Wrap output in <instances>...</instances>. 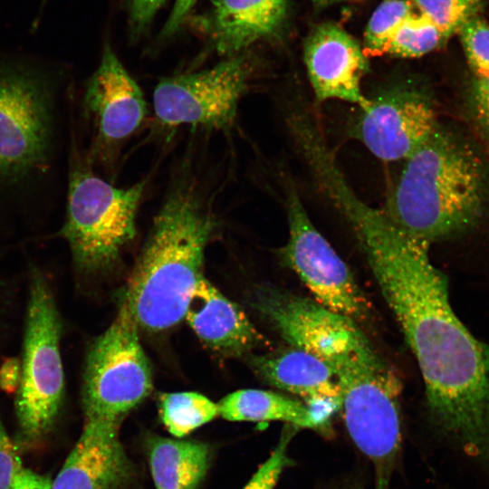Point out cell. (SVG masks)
<instances>
[{"label":"cell","mask_w":489,"mask_h":489,"mask_svg":"<svg viewBox=\"0 0 489 489\" xmlns=\"http://www.w3.org/2000/svg\"><path fill=\"white\" fill-rule=\"evenodd\" d=\"M162 423L175 437H184L219 416L217 403L197 392L163 393L158 398Z\"/></svg>","instance_id":"obj_19"},{"label":"cell","mask_w":489,"mask_h":489,"mask_svg":"<svg viewBox=\"0 0 489 489\" xmlns=\"http://www.w3.org/2000/svg\"><path fill=\"white\" fill-rule=\"evenodd\" d=\"M52 480L30 469L24 468L10 489H51Z\"/></svg>","instance_id":"obj_30"},{"label":"cell","mask_w":489,"mask_h":489,"mask_svg":"<svg viewBox=\"0 0 489 489\" xmlns=\"http://www.w3.org/2000/svg\"><path fill=\"white\" fill-rule=\"evenodd\" d=\"M437 127L427 95L412 84H399L369 99L354 134L375 157L396 161L407 159Z\"/></svg>","instance_id":"obj_10"},{"label":"cell","mask_w":489,"mask_h":489,"mask_svg":"<svg viewBox=\"0 0 489 489\" xmlns=\"http://www.w3.org/2000/svg\"><path fill=\"white\" fill-rule=\"evenodd\" d=\"M297 343L332 370L346 428L373 464L377 488L387 489L401 446L402 387L397 373L359 323L331 311L312 316Z\"/></svg>","instance_id":"obj_1"},{"label":"cell","mask_w":489,"mask_h":489,"mask_svg":"<svg viewBox=\"0 0 489 489\" xmlns=\"http://www.w3.org/2000/svg\"><path fill=\"white\" fill-rule=\"evenodd\" d=\"M147 448L157 489H197L209 468L210 448L202 442L153 436Z\"/></svg>","instance_id":"obj_18"},{"label":"cell","mask_w":489,"mask_h":489,"mask_svg":"<svg viewBox=\"0 0 489 489\" xmlns=\"http://www.w3.org/2000/svg\"><path fill=\"white\" fill-rule=\"evenodd\" d=\"M145 186L140 181L118 187L86 168L72 172L61 235L78 270L94 273L116 264L136 235V216Z\"/></svg>","instance_id":"obj_5"},{"label":"cell","mask_w":489,"mask_h":489,"mask_svg":"<svg viewBox=\"0 0 489 489\" xmlns=\"http://www.w3.org/2000/svg\"><path fill=\"white\" fill-rule=\"evenodd\" d=\"M383 212L429 246L465 241L489 216V167L470 142L437 127L406 159Z\"/></svg>","instance_id":"obj_2"},{"label":"cell","mask_w":489,"mask_h":489,"mask_svg":"<svg viewBox=\"0 0 489 489\" xmlns=\"http://www.w3.org/2000/svg\"><path fill=\"white\" fill-rule=\"evenodd\" d=\"M473 120L480 133L489 141V73L474 78L470 93Z\"/></svg>","instance_id":"obj_26"},{"label":"cell","mask_w":489,"mask_h":489,"mask_svg":"<svg viewBox=\"0 0 489 489\" xmlns=\"http://www.w3.org/2000/svg\"><path fill=\"white\" fill-rule=\"evenodd\" d=\"M62 324L45 277L31 274L21 360L22 374L14 409L24 443L34 445L51 431L64 394L60 350Z\"/></svg>","instance_id":"obj_4"},{"label":"cell","mask_w":489,"mask_h":489,"mask_svg":"<svg viewBox=\"0 0 489 489\" xmlns=\"http://www.w3.org/2000/svg\"><path fill=\"white\" fill-rule=\"evenodd\" d=\"M125 298L110 326L91 344L83 372L84 421L121 424L152 390V373Z\"/></svg>","instance_id":"obj_6"},{"label":"cell","mask_w":489,"mask_h":489,"mask_svg":"<svg viewBox=\"0 0 489 489\" xmlns=\"http://www.w3.org/2000/svg\"><path fill=\"white\" fill-rule=\"evenodd\" d=\"M474 78L489 73V24L479 16L466 22L457 33Z\"/></svg>","instance_id":"obj_23"},{"label":"cell","mask_w":489,"mask_h":489,"mask_svg":"<svg viewBox=\"0 0 489 489\" xmlns=\"http://www.w3.org/2000/svg\"><path fill=\"white\" fill-rule=\"evenodd\" d=\"M419 14L430 20L447 39L470 19L478 16L482 0H410Z\"/></svg>","instance_id":"obj_22"},{"label":"cell","mask_w":489,"mask_h":489,"mask_svg":"<svg viewBox=\"0 0 489 489\" xmlns=\"http://www.w3.org/2000/svg\"><path fill=\"white\" fill-rule=\"evenodd\" d=\"M216 226L196 181L180 177L154 218L124 294L138 326L160 331L185 318Z\"/></svg>","instance_id":"obj_3"},{"label":"cell","mask_w":489,"mask_h":489,"mask_svg":"<svg viewBox=\"0 0 489 489\" xmlns=\"http://www.w3.org/2000/svg\"><path fill=\"white\" fill-rule=\"evenodd\" d=\"M185 318L206 345L225 356H242L264 342L244 311L204 277L192 294Z\"/></svg>","instance_id":"obj_14"},{"label":"cell","mask_w":489,"mask_h":489,"mask_svg":"<svg viewBox=\"0 0 489 489\" xmlns=\"http://www.w3.org/2000/svg\"><path fill=\"white\" fill-rule=\"evenodd\" d=\"M197 1V0H176L171 13L162 29L161 35L163 37H168L179 29Z\"/></svg>","instance_id":"obj_29"},{"label":"cell","mask_w":489,"mask_h":489,"mask_svg":"<svg viewBox=\"0 0 489 489\" xmlns=\"http://www.w3.org/2000/svg\"><path fill=\"white\" fill-rule=\"evenodd\" d=\"M253 69L248 58L240 53L202 71L160 79L153 92L158 125L229 131Z\"/></svg>","instance_id":"obj_7"},{"label":"cell","mask_w":489,"mask_h":489,"mask_svg":"<svg viewBox=\"0 0 489 489\" xmlns=\"http://www.w3.org/2000/svg\"><path fill=\"white\" fill-rule=\"evenodd\" d=\"M49 82L34 69L0 62V177L42 167L51 139Z\"/></svg>","instance_id":"obj_8"},{"label":"cell","mask_w":489,"mask_h":489,"mask_svg":"<svg viewBox=\"0 0 489 489\" xmlns=\"http://www.w3.org/2000/svg\"><path fill=\"white\" fill-rule=\"evenodd\" d=\"M286 209L289 237L279 251L283 264L319 304L357 323L366 321L369 305L351 271L314 226L293 190L287 195Z\"/></svg>","instance_id":"obj_9"},{"label":"cell","mask_w":489,"mask_h":489,"mask_svg":"<svg viewBox=\"0 0 489 489\" xmlns=\"http://www.w3.org/2000/svg\"><path fill=\"white\" fill-rule=\"evenodd\" d=\"M285 13V0H213L204 26L216 51L230 57L274 34Z\"/></svg>","instance_id":"obj_15"},{"label":"cell","mask_w":489,"mask_h":489,"mask_svg":"<svg viewBox=\"0 0 489 489\" xmlns=\"http://www.w3.org/2000/svg\"><path fill=\"white\" fill-rule=\"evenodd\" d=\"M217 406L219 416L229 421L279 420L320 432H326L330 426L305 403L269 390L240 389L223 398Z\"/></svg>","instance_id":"obj_17"},{"label":"cell","mask_w":489,"mask_h":489,"mask_svg":"<svg viewBox=\"0 0 489 489\" xmlns=\"http://www.w3.org/2000/svg\"><path fill=\"white\" fill-rule=\"evenodd\" d=\"M304 62L319 101L340 100L368 104L360 83L369 70L367 56L358 42L334 24L317 26L304 44Z\"/></svg>","instance_id":"obj_12"},{"label":"cell","mask_w":489,"mask_h":489,"mask_svg":"<svg viewBox=\"0 0 489 489\" xmlns=\"http://www.w3.org/2000/svg\"><path fill=\"white\" fill-rule=\"evenodd\" d=\"M23 469L20 452L0 417V489H10Z\"/></svg>","instance_id":"obj_25"},{"label":"cell","mask_w":489,"mask_h":489,"mask_svg":"<svg viewBox=\"0 0 489 489\" xmlns=\"http://www.w3.org/2000/svg\"><path fill=\"white\" fill-rule=\"evenodd\" d=\"M297 430L298 427L292 425L284 426L276 447L243 489L274 488L283 471L292 463L287 455V448Z\"/></svg>","instance_id":"obj_24"},{"label":"cell","mask_w":489,"mask_h":489,"mask_svg":"<svg viewBox=\"0 0 489 489\" xmlns=\"http://www.w3.org/2000/svg\"><path fill=\"white\" fill-rule=\"evenodd\" d=\"M21 374V360L18 358L5 359L0 366V388L7 394H15Z\"/></svg>","instance_id":"obj_28"},{"label":"cell","mask_w":489,"mask_h":489,"mask_svg":"<svg viewBox=\"0 0 489 489\" xmlns=\"http://www.w3.org/2000/svg\"><path fill=\"white\" fill-rule=\"evenodd\" d=\"M120 424L84 421L82 432L51 489H118L133 475L120 443Z\"/></svg>","instance_id":"obj_13"},{"label":"cell","mask_w":489,"mask_h":489,"mask_svg":"<svg viewBox=\"0 0 489 489\" xmlns=\"http://www.w3.org/2000/svg\"><path fill=\"white\" fill-rule=\"evenodd\" d=\"M167 0H129V11L132 32L139 34L150 24Z\"/></svg>","instance_id":"obj_27"},{"label":"cell","mask_w":489,"mask_h":489,"mask_svg":"<svg viewBox=\"0 0 489 489\" xmlns=\"http://www.w3.org/2000/svg\"><path fill=\"white\" fill-rule=\"evenodd\" d=\"M335 1H338V0H313V2L319 5H326V4L335 2Z\"/></svg>","instance_id":"obj_31"},{"label":"cell","mask_w":489,"mask_h":489,"mask_svg":"<svg viewBox=\"0 0 489 489\" xmlns=\"http://www.w3.org/2000/svg\"><path fill=\"white\" fill-rule=\"evenodd\" d=\"M84 106L96 128L97 145L106 151L118 149L145 120L143 92L110 44L87 82Z\"/></svg>","instance_id":"obj_11"},{"label":"cell","mask_w":489,"mask_h":489,"mask_svg":"<svg viewBox=\"0 0 489 489\" xmlns=\"http://www.w3.org/2000/svg\"><path fill=\"white\" fill-rule=\"evenodd\" d=\"M410 0H385L371 15L364 35L365 55L388 53L390 39L398 26L413 13Z\"/></svg>","instance_id":"obj_21"},{"label":"cell","mask_w":489,"mask_h":489,"mask_svg":"<svg viewBox=\"0 0 489 489\" xmlns=\"http://www.w3.org/2000/svg\"><path fill=\"white\" fill-rule=\"evenodd\" d=\"M249 364L264 382L302 398L305 404L340 402V389L331 368L302 349L290 346L264 355H251Z\"/></svg>","instance_id":"obj_16"},{"label":"cell","mask_w":489,"mask_h":489,"mask_svg":"<svg viewBox=\"0 0 489 489\" xmlns=\"http://www.w3.org/2000/svg\"><path fill=\"white\" fill-rule=\"evenodd\" d=\"M446 40L430 20L413 12L394 32L388 53L404 58L420 57L441 46Z\"/></svg>","instance_id":"obj_20"}]
</instances>
